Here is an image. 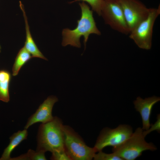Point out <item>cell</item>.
I'll list each match as a JSON object with an SVG mask.
<instances>
[{
	"instance_id": "obj_7",
	"label": "cell",
	"mask_w": 160,
	"mask_h": 160,
	"mask_svg": "<svg viewBox=\"0 0 160 160\" xmlns=\"http://www.w3.org/2000/svg\"><path fill=\"white\" fill-rule=\"evenodd\" d=\"M101 15L105 23L113 30L126 35L130 31L121 7L116 0H104Z\"/></svg>"
},
{
	"instance_id": "obj_19",
	"label": "cell",
	"mask_w": 160,
	"mask_h": 160,
	"mask_svg": "<svg viewBox=\"0 0 160 160\" xmlns=\"http://www.w3.org/2000/svg\"><path fill=\"white\" fill-rule=\"evenodd\" d=\"M156 130L159 133L160 131V115L158 114L157 115V120L153 124H151V126L148 129L146 130L143 131V134L145 137L148 134L151 132Z\"/></svg>"
},
{
	"instance_id": "obj_3",
	"label": "cell",
	"mask_w": 160,
	"mask_h": 160,
	"mask_svg": "<svg viewBox=\"0 0 160 160\" xmlns=\"http://www.w3.org/2000/svg\"><path fill=\"white\" fill-rule=\"evenodd\" d=\"M141 127L137 128L132 135L120 145L113 147L112 151L115 155L123 160H134L140 156L146 150H156V146L152 143H147Z\"/></svg>"
},
{
	"instance_id": "obj_11",
	"label": "cell",
	"mask_w": 160,
	"mask_h": 160,
	"mask_svg": "<svg viewBox=\"0 0 160 160\" xmlns=\"http://www.w3.org/2000/svg\"><path fill=\"white\" fill-rule=\"evenodd\" d=\"M19 3V6L23 13L25 25L26 37L24 47L30 53L32 57H38L47 60L39 50L31 36L23 5L21 1H20Z\"/></svg>"
},
{
	"instance_id": "obj_9",
	"label": "cell",
	"mask_w": 160,
	"mask_h": 160,
	"mask_svg": "<svg viewBox=\"0 0 160 160\" xmlns=\"http://www.w3.org/2000/svg\"><path fill=\"white\" fill-rule=\"evenodd\" d=\"M58 101L57 98L55 96L48 97L40 105L36 112L29 118L24 129H27L36 123H45L52 120L54 117L52 114V108L55 103Z\"/></svg>"
},
{
	"instance_id": "obj_14",
	"label": "cell",
	"mask_w": 160,
	"mask_h": 160,
	"mask_svg": "<svg viewBox=\"0 0 160 160\" xmlns=\"http://www.w3.org/2000/svg\"><path fill=\"white\" fill-rule=\"evenodd\" d=\"M32 57L30 53L24 47L19 51L15 59L12 68V75L17 76L21 68Z\"/></svg>"
},
{
	"instance_id": "obj_1",
	"label": "cell",
	"mask_w": 160,
	"mask_h": 160,
	"mask_svg": "<svg viewBox=\"0 0 160 160\" xmlns=\"http://www.w3.org/2000/svg\"><path fill=\"white\" fill-rule=\"evenodd\" d=\"M81 9L80 18L77 21V25L73 30L68 28L63 29L62 45L63 47L67 45L80 48V38L83 36L85 49L89 35L92 33L101 35V32L96 26L93 15V10L84 1L79 3Z\"/></svg>"
},
{
	"instance_id": "obj_5",
	"label": "cell",
	"mask_w": 160,
	"mask_h": 160,
	"mask_svg": "<svg viewBox=\"0 0 160 160\" xmlns=\"http://www.w3.org/2000/svg\"><path fill=\"white\" fill-rule=\"evenodd\" d=\"M160 14V5L157 8H149L147 17L129 33V38L140 48L146 50L151 49L154 25Z\"/></svg>"
},
{
	"instance_id": "obj_18",
	"label": "cell",
	"mask_w": 160,
	"mask_h": 160,
	"mask_svg": "<svg viewBox=\"0 0 160 160\" xmlns=\"http://www.w3.org/2000/svg\"><path fill=\"white\" fill-rule=\"evenodd\" d=\"M51 157L53 160H71L66 153L65 149L53 152Z\"/></svg>"
},
{
	"instance_id": "obj_8",
	"label": "cell",
	"mask_w": 160,
	"mask_h": 160,
	"mask_svg": "<svg viewBox=\"0 0 160 160\" xmlns=\"http://www.w3.org/2000/svg\"><path fill=\"white\" fill-rule=\"evenodd\" d=\"M116 1L122 10L130 32L147 17L149 8L139 0Z\"/></svg>"
},
{
	"instance_id": "obj_13",
	"label": "cell",
	"mask_w": 160,
	"mask_h": 160,
	"mask_svg": "<svg viewBox=\"0 0 160 160\" xmlns=\"http://www.w3.org/2000/svg\"><path fill=\"white\" fill-rule=\"evenodd\" d=\"M11 79V74L9 71L0 70V100L4 102L9 101V88Z\"/></svg>"
},
{
	"instance_id": "obj_20",
	"label": "cell",
	"mask_w": 160,
	"mask_h": 160,
	"mask_svg": "<svg viewBox=\"0 0 160 160\" xmlns=\"http://www.w3.org/2000/svg\"><path fill=\"white\" fill-rule=\"evenodd\" d=\"M1 46L0 45V52H1Z\"/></svg>"
},
{
	"instance_id": "obj_12",
	"label": "cell",
	"mask_w": 160,
	"mask_h": 160,
	"mask_svg": "<svg viewBox=\"0 0 160 160\" xmlns=\"http://www.w3.org/2000/svg\"><path fill=\"white\" fill-rule=\"evenodd\" d=\"M28 135L27 129H25L13 134L10 137L9 143L4 149L0 160H10L12 152L23 141L27 139Z\"/></svg>"
},
{
	"instance_id": "obj_16",
	"label": "cell",
	"mask_w": 160,
	"mask_h": 160,
	"mask_svg": "<svg viewBox=\"0 0 160 160\" xmlns=\"http://www.w3.org/2000/svg\"><path fill=\"white\" fill-rule=\"evenodd\" d=\"M82 1L88 3L91 7L92 10L95 12L99 16H100L101 10L104 4V0H75L70 2L71 3L74 2Z\"/></svg>"
},
{
	"instance_id": "obj_15",
	"label": "cell",
	"mask_w": 160,
	"mask_h": 160,
	"mask_svg": "<svg viewBox=\"0 0 160 160\" xmlns=\"http://www.w3.org/2000/svg\"><path fill=\"white\" fill-rule=\"evenodd\" d=\"M45 153L43 151H35L30 149L26 153L11 158L10 160H46Z\"/></svg>"
},
{
	"instance_id": "obj_10",
	"label": "cell",
	"mask_w": 160,
	"mask_h": 160,
	"mask_svg": "<svg viewBox=\"0 0 160 160\" xmlns=\"http://www.w3.org/2000/svg\"><path fill=\"white\" fill-rule=\"evenodd\" d=\"M160 100L159 97L153 96L145 99L138 97L134 101L135 108L141 116L143 125L142 129L143 130H146L150 128L151 125L150 117L152 108L153 106Z\"/></svg>"
},
{
	"instance_id": "obj_6",
	"label": "cell",
	"mask_w": 160,
	"mask_h": 160,
	"mask_svg": "<svg viewBox=\"0 0 160 160\" xmlns=\"http://www.w3.org/2000/svg\"><path fill=\"white\" fill-rule=\"evenodd\" d=\"M133 133L132 128L127 124H121L114 129L105 128L100 132L94 147L97 152L108 146H117L126 141Z\"/></svg>"
},
{
	"instance_id": "obj_17",
	"label": "cell",
	"mask_w": 160,
	"mask_h": 160,
	"mask_svg": "<svg viewBox=\"0 0 160 160\" xmlns=\"http://www.w3.org/2000/svg\"><path fill=\"white\" fill-rule=\"evenodd\" d=\"M94 156L95 160H123L122 158L115 155L113 153H106L102 151L97 152Z\"/></svg>"
},
{
	"instance_id": "obj_4",
	"label": "cell",
	"mask_w": 160,
	"mask_h": 160,
	"mask_svg": "<svg viewBox=\"0 0 160 160\" xmlns=\"http://www.w3.org/2000/svg\"><path fill=\"white\" fill-rule=\"evenodd\" d=\"M64 148L71 160H91L97 152L86 145L82 138L70 127L63 125Z\"/></svg>"
},
{
	"instance_id": "obj_2",
	"label": "cell",
	"mask_w": 160,
	"mask_h": 160,
	"mask_svg": "<svg viewBox=\"0 0 160 160\" xmlns=\"http://www.w3.org/2000/svg\"><path fill=\"white\" fill-rule=\"evenodd\" d=\"M63 124L56 116L51 121L40 125L37 135L36 151L52 153L64 150Z\"/></svg>"
}]
</instances>
